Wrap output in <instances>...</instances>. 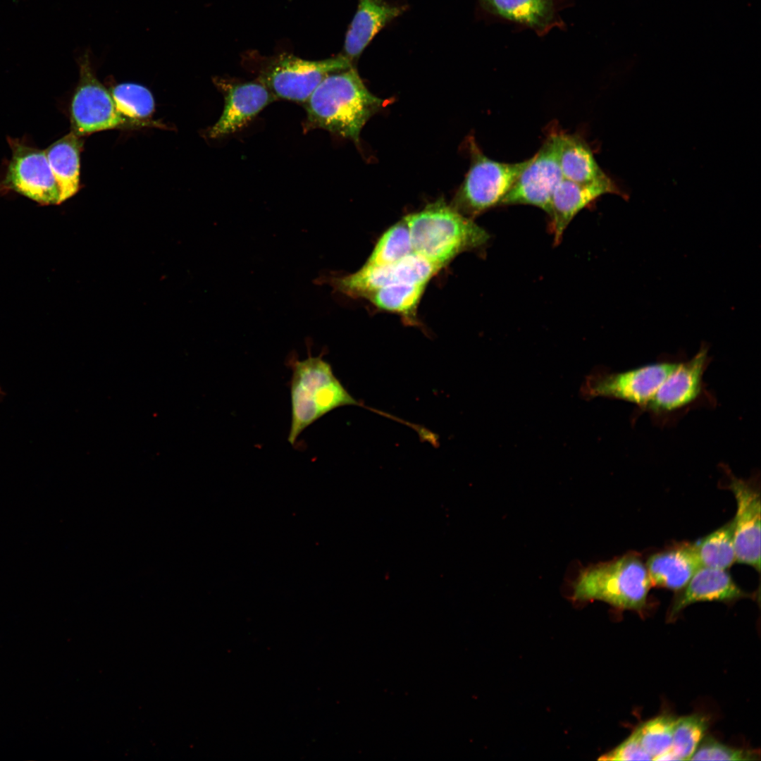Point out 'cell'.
Here are the masks:
<instances>
[{
	"mask_svg": "<svg viewBox=\"0 0 761 761\" xmlns=\"http://www.w3.org/2000/svg\"><path fill=\"white\" fill-rule=\"evenodd\" d=\"M82 140L72 131L50 145L46 156L59 187L61 202L73 196L80 186V153Z\"/></svg>",
	"mask_w": 761,
	"mask_h": 761,
	"instance_id": "20",
	"label": "cell"
},
{
	"mask_svg": "<svg viewBox=\"0 0 761 761\" xmlns=\"http://www.w3.org/2000/svg\"><path fill=\"white\" fill-rule=\"evenodd\" d=\"M80 79L70 104L72 132L83 136L118 128L128 120L117 111L111 93L95 77L88 52L78 61Z\"/></svg>",
	"mask_w": 761,
	"mask_h": 761,
	"instance_id": "9",
	"label": "cell"
},
{
	"mask_svg": "<svg viewBox=\"0 0 761 761\" xmlns=\"http://www.w3.org/2000/svg\"><path fill=\"white\" fill-rule=\"evenodd\" d=\"M11 149L2 183L8 188L43 205L61 204L58 184L45 150L27 145L19 139L7 137Z\"/></svg>",
	"mask_w": 761,
	"mask_h": 761,
	"instance_id": "11",
	"label": "cell"
},
{
	"mask_svg": "<svg viewBox=\"0 0 761 761\" xmlns=\"http://www.w3.org/2000/svg\"><path fill=\"white\" fill-rule=\"evenodd\" d=\"M652 586L681 590L702 567L695 545L681 544L652 554L646 563Z\"/></svg>",
	"mask_w": 761,
	"mask_h": 761,
	"instance_id": "18",
	"label": "cell"
},
{
	"mask_svg": "<svg viewBox=\"0 0 761 761\" xmlns=\"http://www.w3.org/2000/svg\"><path fill=\"white\" fill-rule=\"evenodd\" d=\"M707 728L704 717L693 714L676 719L670 751L676 760H689Z\"/></svg>",
	"mask_w": 761,
	"mask_h": 761,
	"instance_id": "26",
	"label": "cell"
},
{
	"mask_svg": "<svg viewBox=\"0 0 761 761\" xmlns=\"http://www.w3.org/2000/svg\"><path fill=\"white\" fill-rule=\"evenodd\" d=\"M414 252L443 268L458 254L483 245L489 234L439 199L404 218Z\"/></svg>",
	"mask_w": 761,
	"mask_h": 761,
	"instance_id": "2",
	"label": "cell"
},
{
	"mask_svg": "<svg viewBox=\"0 0 761 761\" xmlns=\"http://www.w3.org/2000/svg\"><path fill=\"white\" fill-rule=\"evenodd\" d=\"M695 547L703 567L729 569L736 562L731 521L703 538Z\"/></svg>",
	"mask_w": 761,
	"mask_h": 761,
	"instance_id": "23",
	"label": "cell"
},
{
	"mask_svg": "<svg viewBox=\"0 0 761 761\" xmlns=\"http://www.w3.org/2000/svg\"><path fill=\"white\" fill-rule=\"evenodd\" d=\"M709 360L708 349L702 345L691 359L677 362L644 409L662 414L691 405L703 391V378Z\"/></svg>",
	"mask_w": 761,
	"mask_h": 761,
	"instance_id": "14",
	"label": "cell"
},
{
	"mask_svg": "<svg viewBox=\"0 0 761 761\" xmlns=\"http://www.w3.org/2000/svg\"><path fill=\"white\" fill-rule=\"evenodd\" d=\"M755 751L732 748L712 738L699 744L690 760H754Z\"/></svg>",
	"mask_w": 761,
	"mask_h": 761,
	"instance_id": "28",
	"label": "cell"
},
{
	"mask_svg": "<svg viewBox=\"0 0 761 761\" xmlns=\"http://www.w3.org/2000/svg\"><path fill=\"white\" fill-rule=\"evenodd\" d=\"M110 93L117 111L133 123L149 118L154 110L153 96L142 85L122 83L113 87Z\"/></svg>",
	"mask_w": 761,
	"mask_h": 761,
	"instance_id": "25",
	"label": "cell"
},
{
	"mask_svg": "<svg viewBox=\"0 0 761 761\" xmlns=\"http://www.w3.org/2000/svg\"><path fill=\"white\" fill-rule=\"evenodd\" d=\"M352 66L344 54L310 61L285 53L265 59L259 66L256 80L277 99L304 104L325 78Z\"/></svg>",
	"mask_w": 761,
	"mask_h": 761,
	"instance_id": "6",
	"label": "cell"
},
{
	"mask_svg": "<svg viewBox=\"0 0 761 761\" xmlns=\"http://www.w3.org/2000/svg\"><path fill=\"white\" fill-rule=\"evenodd\" d=\"M679 591L671 606L670 619L687 606L698 602H729L749 596L736 584L726 570L703 566Z\"/></svg>",
	"mask_w": 761,
	"mask_h": 761,
	"instance_id": "15",
	"label": "cell"
},
{
	"mask_svg": "<svg viewBox=\"0 0 761 761\" xmlns=\"http://www.w3.org/2000/svg\"><path fill=\"white\" fill-rule=\"evenodd\" d=\"M728 488L736 501L731 521L736 562L760 570V492L754 480L730 474Z\"/></svg>",
	"mask_w": 761,
	"mask_h": 761,
	"instance_id": "12",
	"label": "cell"
},
{
	"mask_svg": "<svg viewBox=\"0 0 761 761\" xmlns=\"http://www.w3.org/2000/svg\"><path fill=\"white\" fill-rule=\"evenodd\" d=\"M652 583L646 565L635 553L580 570L571 583L574 600H601L615 607L642 611Z\"/></svg>",
	"mask_w": 761,
	"mask_h": 761,
	"instance_id": "4",
	"label": "cell"
},
{
	"mask_svg": "<svg viewBox=\"0 0 761 761\" xmlns=\"http://www.w3.org/2000/svg\"><path fill=\"white\" fill-rule=\"evenodd\" d=\"M676 364L658 361L614 373L597 370L586 377L581 393L587 399L612 398L644 409Z\"/></svg>",
	"mask_w": 761,
	"mask_h": 761,
	"instance_id": "8",
	"label": "cell"
},
{
	"mask_svg": "<svg viewBox=\"0 0 761 761\" xmlns=\"http://www.w3.org/2000/svg\"><path fill=\"white\" fill-rule=\"evenodd\" d=\"M471 164L452 206L471 218L499 205L531 158L516 163L495 161L469 140Z\"/></svg>",
	"mask_w": 761,
	"mask_h": 761,
	"instance_id": "5",
	"label": "cell"
},
{
	"mask_svg": "<svg viewBox=\"0 0 761 761\" xmlns=\"http://www.w3.org/2000/svg\"><path fill=\"white\" fill-rule=\"evenodd\" d=\"M559 161L564 179L618 188L599 166L590 146L579 135L559 130Z\"/></svg>",
	"mask_w": 761,
	"mask_h": 761,
	"instance_id": "19",
	"label": "cell"
},
{
	"mask_svg": "<svg viewBox=\"0 0 761 761\" xmlns=\"http://www.w3.org/2000/svg\"><path fill=\"white\" fill-rule=\"evenodd\" d=\"M311 339L307 340L308 356L299 360L291 355L289 382L291 422L287 441L294 445L302 433L318 419L342 406L359 404L343 387L323 354H311Z\"/></svg>",
	"mask_w": 761,
	"mask_h": 761,
	"instance_id": "3",
	"label": "cell"
},
{
	"mask_svg": "<svg viewBox=\"0 0 761 761\" xmlns=\"http://www.w3.org/2000/svg\"><path fill=\"white\" fill-rule=\"evenodd\" d=\"M442 268L413 252L402 259L386 265L364 264L357 271L338 275L321 271L312 280L316 285H328L333 293L352 298H364L375 290L394 283L426 285Z\"/></svg>",
	"mask_w": 761,
	"mask_h": 761,
	"instance_id": "7",
	"label": "cell"
},
{
	"mask_svg": "<svg viewBox=\"0 0 761 761\" xmlns=\"http://www.w3.org/2000/svg\"><path fill=\"white\" fill-rule=\"evenodd\" d=\"M675 720L672 716H658L641 724L635 730L641 744L652 760H658L671 749Z\"/></svg>",
	"mask_w": 761,
	"mask_h": 761,
	"instance_id": "27",
	"label": "cell"
},
{
	"mask_svg": "<svg viewBox=\"0 0 761 761\" xmlns=\"http://www.w3.org/2000/svg\"><path fill=\"white\" fill-rule=\"evenodd\" d=\"M608 193L624 197L619 188L580 184L562 178L552 195L548 214L551 218L555 243H559L566 228L581 210Z\"/></svg>",
	"mask_w": 761,
	"mask_h": 761,
	"instance_id": "16",
	"label": "cell"
},
{
	"mask_svg": "<svg viewBox=\"0 0 761 761\" xmlns=\"http://www.w3.org/2000/svg\"><path fill=\"white\" fill-rule=\"evenodd\" d=\"M599 760H652L643 748L635 731L623 742L608 751Z\"/></svg>",
	"mask_w": 761,
	"mask_h": 761,
	"instance_id": "29",
	"label": "cell"
},
{
	"mask_svg": "<svg viewBox=\"0 0 761 761\" xmlns=\"http://www.w3.org/2000/svg\"><path fill=\"white\" fill-rule=\"evenodd\" d=\"M426 285L399 283L375 290L365 299L378 309L399 314L407 321H416L417 307Z\"/></svg>",
	"mask_w": 761,
	"mask_h": 761,
	"instance_id": "22",
	"label": "cell"
},
{
	"mask_svg": "<svg viewBox=\"0 0 761 761\" xmlns=\"http://www.w3.org/2000/svg\"><path fill=\"white\" fill-rule=\"evenodd\" d=\"M562 178L559 130H552L499 205H532L549 214L552 195Z\"/></svg>",
	"mask_w": 761,
	"mask_h": 761,
	"instance_id": "10",
	"label": "cell"
},
{
	"mask_svg": "<svg viewBox=\"0 0 761 761\" xmlns=\"http://www.w3.org/2000/svg\"><path fill=\"white\" fill-rule=\"evenodd\" d=\"M4 395V392H2V390H1V388H0V396H1V395Z\"/></svg>",
	"mask_w": 761,
	"mask_h": 761,
	"instance_id": "30",
	"label": "cell"
},
{
	"mask_svg": "<svg viewBox=\"0 0 761 761\" xmlns=\"http://www.w3.org/2000/svg\"><path fill=\"white\" fill-rule=\"evenodd\" d=\"M358 1L344 44V55L352 62L359 57L382 28L404 11V7L392 5L383 0Z\"/></svg>",
	"mask_w": 761,
	"mask_h": 761,
	"instance_id": "17",
	"label": "cell"
},
{
	"mask_svg": "<svg viewBox=\"0 0 761 761\" xmlns=\"http://www.w3.org/2000/svg\"><path fill=\"white\" fill-rule=\"evenodd\" d=\"M413 252L409 230L404 218L380 236L365 264H390Z\"/></svg>",
	"mask_w": 761,
	"mask_h": 761,
	"instance_id": "24",
	"label": "cell"
},
{
	"mask_svg": "<svg viewBox=\"0 0 761 761\" xmlns=\"http://www.w3.org/2000/svg\"><path fill=\"white\" fill-rule=\"evenodd\" d=\"M384 101L366 88L352 66L325 78L304 103V130L323 129L359 142L361 129Z\"/></svg>",
	"mask_w": 761,
	"mask_h": 761,
	"instance_id": "1",
	"label": "cell"
},
{
	"mask_svg": "<svg viewBox=\"0 0 761 761\" xmlns=\"http://www.w3.org/2000/svg\"><path fill=\"white\" fill-rule=\"evenodd\" d=\"M214 82L223 93L225 105L221 116L208 131L211 138H218L237 132L247 125L266 106L277 98L261 82H239L216 78Z\"/></svg>",
	"mask_w": 761,
	"mask_h": 761,
	"instance_id": "13",
	"label": "cell"
},
{
	"mask_svg": "<svg viewBox=\"0 0 761 761\" xmlns=\"http://www.w3.org/2000/svg\"><path fill=\"white\" fill-rule=\"evenodd\" d=\"M478 1L489 12L533 28H545L553 18L552 0Z\"/></svg>",
	"mask_w": 761,
	"mask_h": 761,
	"instance_id": "21",
	"label": "cell"
}]
</instances>
